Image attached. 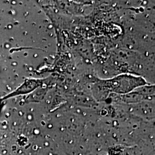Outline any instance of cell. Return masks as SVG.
<instances>
[{
  "mask_svg": "<svg viewBox=\"0 0 155 155\" xmlns=\"http://www.w3.org/2000/svg\"><path fill=\"white\" fill-rule=\"evenodd\" d=\"M145 83L144 80L140 78L122 75L106 81L104 84L111 92L125 94L139 87L140 86H144Z\"/></svg>",
  "mask_w": 155,
  "mask_h": 155,
  "instance_id": "1",
  "label": "cell"
}]
</instances>
